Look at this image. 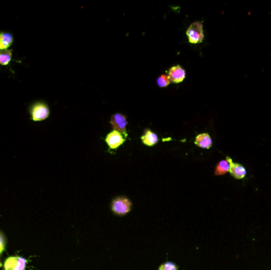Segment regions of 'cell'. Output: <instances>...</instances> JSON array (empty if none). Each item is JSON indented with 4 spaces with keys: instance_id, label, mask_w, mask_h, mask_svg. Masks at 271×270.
<instances>
[{
    "instance_id": "6da1fadb",
    "label": "cell",
    "mask_w": 271,
    "mask_h": 270,
    "mask_svg": "<svg viewBox=\"0 0 271 270\" xmlns=\"http://www.w3.org/2000/svg\"><path fill=\"white\" fill-rule=\"evenodd\" d=\"M132 204L126 196H116L111 203V211L116 216H124L132 210Z\"/></svg>"
},
{
    "instance_id": "7a4b0ae2",
    "label": "cell",
    "mask_w": 271,
    "mask_h": 270,
    "mask_svg": "<svg viewBox=\"0 0 271 270\" xmlns=\"http://www.w3.org/2000/svg\"><path fill=\"white\" fill-rule=\"evenodd\" d=\"M186 34L188 36L189 42L191 44L202 43L204 40V36L202 22H195L192 23L186 32Z\"/></svg>"
},
{
    "instance_id": "3957f363",
    "label": "cell",
    "mask_w": 271,
    "mask_h": 270,
    "mask_svg": "<svg viewBox=\"0 0 271 270\" xmlns=\"http://www.w3.org/2000/svg\"><path fill=\"white\" fill-rule=\"evenodd\" d=\"M50 108L46 103L38 102L32 106L31 110L32 120L34 122H42L50 116Z\"/></svg>"
},
{
    "instance_id": "277c9868",
    "label": "cell",
    "mask_w": 271,
    "mask_h": 270,
    "mask_svg": "<svg viewBox=\"0 0 271 270\" xmlns=\"http://www.w3.org/2000/svg\"><path fill=\"white\" fill-rule=\"evenodd\" d=\"M127 124H128V122H127L126 116L122 114H115L111 116L110 124L114 130L119 132L120 134L124 135L126 138L128 136L127 131H126Z\"/></svg>"
},
{
    "instance_id": "5b68a950",
    "label": "cell",
    "mask_w": 271,
    "mask_h": 270,
    "mask_svg": "<svg viewBox=\"0 0 271 270\" xmlns=\"http://www.w3.org/2000/svg\"><path fill=\"white\" fill-rule=\"evenodd\" d=\"M126 137L123 136L122 134L115 130L110 132L106 137V142L111 150L118 148L120 145L126 142Z\"/></svg>"
},
{
    "instance_id": "8992f818",
    "label": "cell",
    "mask_w": 271,
    "mask_h": 270,
    "mask_svg": "<svg viewBox=\"0 0 271 270\" xmlns=\"http://www.w3.org/2000/svg\"><path fill=\"white\" fill-rule=\"evenodd\" d=\"M26 260L21 257H10L4 264L5 270H25Z\"/></svg>"
},
{
    "instance_id": "52a82bcc",
    "label": "cell",
    "mask_w": 271,
    "mask_h": 270,
    "mask_svg": "<svg viewBox=\"0 0 271 270\" xmlns=\"http://www.w3.org/2000/svg\"><path fill=\"white\" fill-rule=\"evenodd\" d=\"M168 78L170 80V82L180 84L185 80L186 70L180 65L174 66L168 70Z\"/></svg>"
},
{
    "instance_id": "ba28073f",
    "label": "cell",
    "mask_w": 271,
    "mask_h": 270,
    "mask_svg": "<svg viewBox=\"0 0 271 270\" xmlns=\"http://www.w3.org/2000/svg\"><path fill=\"white\" fill-rule=\"evenodd\" d=\"M226 160L230 162V172L234 178L242 179L244 178L246 174V170L244 166L237 162H233L232 160L230 157H227Z\"/></svg>"
},
{
    "instance_id": "9c48e42d",
    "label": "cell",
    "mask_w": 271,
    "mask_h": 270,
    "mask_svg": "<svg viewBox=\"0 0 271 270\" xmlns=\"http://www.w3.org/2000/svg\"><path fill=\"white\" fill-rule=\"evenodd\" d=\"M194 144L200 148L210 149L212 148V138L208 134H199L195 138Z\"/></svg>"
},
{
    "instance_id": "30bf717a",
    "label": "cell",
    "mask_w": 271,
    "mask_h": 270,
    "mask_svg": "<svg viewBox=\"0 0 271 270\" xmlns=\"http://www.w3.org/2000/svg\"><path fill=\"white\" fill-rule=\"evenodd\" d=\"M140 139H142V143L148 146H155L158 141L156 134L150 130H146L144 132V135L142 136Z\"/></svg>"
},
{
    "instance_id": "8fae6325",
    "label": "cell",
    "mask_w": 271,
    "mask_h": 270,
    "mask_svg": "<svg viewBox=\"0 0 271 270\" xmlns=\"http://www.w3.org/2000/svg\"><path fill=\"white\" fill-rule=\"evenodd\" d=\"M13 36L8 32H0V50H8L13 43Z\"/></svg>"
},
{
    "instance_id": "7c38bea8",
    "label": "cell",
    "mask_w": 271,
    "mask_h": 270,
    "mask_svg": "<svg viewBox=\"0 0 271 270\" xmlns=\"http://www.w3.org/2000/svg\"><path fill=\"white\" fill-rule=\"evenodd\" d=\"M230 162L226 160H222L219 164L216 165V169H215V175L220 176V175L226 174L228 172H230Z\"/></svg>"
},
{
    "instance_id": "4fadbf2b",
    "label": "cell",
    "mask_w": 271,
    "mask_h": 270,
    "mask_svg": "<svg viewBox=\"0 0 271 270\" xmlns=\"http://www.w3.org/2000/svg\"><path fill=\"white\" fill-rule=\"evenodd\" d=\"M12 52L8 50H0V64L8 65L12 60Z\"/></svg>"
},
{
    "instance_id": "5bb4252c",
    "label": "cell",
    "mask_w": 271,
    "mask_h": 270,
    "mask_svg": "<svg viewBox=\"0 0 271 270\" xmlns=\"http://www.w3.org/2000/svg\"><path fill=\"white\" fill-rule=\"evenodd\" d=\"M170 84V80L168 78V76L166 74H162L160 76L157 78V85L160 88H166L169 86Z\"/></svg>"
},
{
    "instance_id": "9a60e30c",
    "label": "cell",
    "mask_w": 271,
    "mask_h": 270,
    "mask_svg": "<svg viewBox=\"0 0 271 270\" xmlns=\"http://www.w3.org/2000/svg\"><path fill=\"white\" fill-rule=\"evenodd\" d=\"M158 270H178V266L174 263L168 262L161 264L160 266L158 267Z\"/></svg>"
},
{
    "instance_id": "2e32d148",
    "label": "cell",
    "mask_w": 271,
    "mask_h": 270,
    "mask_svg": "<svg viewBox=\"0 0 271 270\" xmlns=\"http://www.w3.org/2000/svg\"><path fill=\"white\" fill-rule=\"evenodd\" d=\"M5 248V240H4V236L0 234V254L2 253Z\"/></svg>"
},
{
    "instance_id": "e0dca14e",
    "label": "cell",
    "mask_w": 271,
    "mask_h": 270,
    "mask_svg": "<svg viewBox=\"0 0 271 270\" xmlns=\"http://www.w3.org/2000/svg\"><path fill=\"white\" fill-rule=\"evenodd\" d=\"M2 266V264H1V263H0V267Z\"/></svg>"
}]
</instances>
